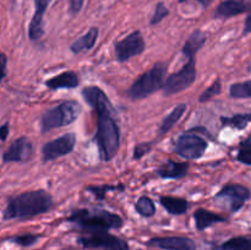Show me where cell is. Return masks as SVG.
I'll return each mask as SVG.
<instances>
[{"label":"cell","instance_id":"obj_11","mask_svg":"<svg viewBox=\"0 0 251 250\" xmlns=\"http://www.w3.org/2000/svg\"><path fill=\"white\" fill-rule=\"evenodd\" d=\"M250 196V190L245 186L239 184H228L218 191L215 200L222 201L230 212H237L249 200Z\"/></svg>","mask_w":251,"mask_h":250},{"label":"cell","instance_id":"obj_29","mask_svg":"<svg viewBox=\"0 0 251 250\" xmlns=\"http://www.w3.org/2000/svg\"><path fill=\"white\" fill-rule=\"evenodd\" d=\"M168 15H169L168 7H167L162 1L157 2L156 9H154V14L153 16H152L151 21H150V25H151V26H154V25L159 24V22H161L162 20L166 19Z\"/></svg>","mask_w":251,"mask_h":250},{"label":"cell","instance_id":"obj_1","mask_svg":"<svg viewBox=\"0 0 251 250\" xmlns=\"http://www.w3.org/2000/svg\"><path fill=\"white\" fill-rule=\"evenodd\" d=\"M82 97L97 113V141L102 161H112L119 152L120 129L115 122L117 112L113 108L109 98L97 86H90L82 90Z\"/></svg>","mask_w":251,"mask_h":250},{"label":"cell","instance_id":"obj_35","mask_svg":"<svg viewBox=\"0 0 251 250\" xmlns=\"http://www.w3.org/2000/svg\"><path fill=\"white\" fill-rule=\"evenodd\" d=\"M9 131H10V126L9 123H5L4 125L0 126V141H5L9 136Z\"/></svg>","mask_w":251,"mask_h":250},{"label":"cell","instance_id":"obj_14","mask_svg":"<svg viewBox=\"0 0 251 250\" xmlns=\"http://www.w3.org/2000/svg\"><path fill=\"white\" fill-rule=\"evenodd\" d=\"M50 0H34V14L28 26V37L31 41H38L44 33L43 16Z\"/></svg>","mask_w":251,"mask_h":250},{"label":"cell","instance_id":"obj_7","mask_svg":"<svg viewBox=\"0 0 251 250\" xmlns=\"http://www.w3.org/2000/svg\"><path fill=\"white\" fill-rule=\"evenodd\" d=\"M78 244L87 249L100 250H129V244L119 237L107 232H95L82 235L77 239Z\"/></svg>","mask_w":251,"mask_h":250},{"label":"cell","instance_id":"obj_16","mask_svg":"<svg viewBox=\"0 0 251 250\" xmlns=\"http://www.w3.org/2000/svg\"><path fill=\"white\" fill-rule=\"evenodd\" d=\"M189 163L167 159L156 169V174L162 179H181L188 174Z\"/></svg>","mask_w":251,"mask_h":250},{"label":"cell","instance_id":"obj_33","mask_svg":"<svg viewBox=\"0 0 251 250\" xmlns=\"http://www.w3.org/2000/svg\"><path fill=\"white\" fill-rule=\"evenodd\" d=\"M85 0H70V5H69V12L70 15H77L81 11L83 6Z\"/></svg>","mask_w":251,"mask_h":250},{"label":"cell","instance_id":"obj_37","mask_svg":"<svg viewBox=\"0 0 251 250\" xmlns=\"http://www.w3.org/2000/svg\"><path fill=\"white\" fill-rule=\"evenodd\" d=\"M184 1H188V0H179V2H184ZM196 1L200 2L201 6H202L203 9H206V7L210 6L211 2H212V0H196Z\"/></svg>","mask_w":251,"mask_h":250},{"label":"cell","instance_id":"obj_30","mask_svg":"<svg viewBox=\"0 0 251 250\" xmlns=\"http://www.w3.org/2000/svg\"><path fill=\"white\" fill-rule=\"evenodd\" d=\"M38 238H39L38 235H34V234H22V235H17V237L12 238L11 242L21 245V247H31V245H33L34 243L38 240Z\"/></svg>","mask_w":251,"mask_h":250},{"label":"cell","instance_id":"obj_25","mask_svg":"<svg viewBox=\"0 0 251 250\" xmlns=\"http://www.w3.org/2000/svg\"><path fill=\"white\" fill-rule=\"evenodd\" d=\"M135 210L137 211L140 216L142 217H152L156 213V206L154 202L149 198V196H141L135 203Z\"/></svg>","mask_w":251,"mask_h":250},{"label":"cell","instance_id":"obj_32","mask_svg":"<svg viewBox=\"0 0 251 250\" xmlns=\"http://www.w3.org/2000/svg\"><path fill=\"white\" fill-rule=\"evenodd\" d=\"M237 159L242 163L248 164V166H251V150H247V149H240L238 151L237 154Z\"/></svg>","mask_w":251,"mask_h":250},{"label":"cell","instance_id":"obj_38","mask_svg":"<svg viewBox=\"0 0 251 250\" xmlns=\"http://www.w3.org/2000/svg\"><path fill=\"white\" fill-rule=\"evenodd\" d=\"M240 149H247V150H251V136L248 137L247 140L240 144Z\"/></svg>","mask_w":251,"mask_h":250},{"label":"cell","instance_id":"obj_24","mask_svg":"<svg viewBox=\"0 0 251 250\" xmlns=\"http://www.w3.org/2000/svg\"><path fill=\"white\" fill-rule=\"evenodd\" d=\"M215 250H251V238L235 237L227 240Z\"/></svg>","mask_w":251,"mask_h":250},{"label":"cell","instance_id":"obj_10","mask_svg":"<svg viewBox=\"0 0 251 250\" xmlns=\"http://www.w3.org/2000/svg\"><path fill=\"white\" fill-rule=\"evenodd\" d=\"M76 145V135L73 132H68V134L61 135L58 139H54L51 141L47 142L42 147V157H43V162L54 161V159L59 158V157L66 156V154L71 153L75 149Z\"/></svg>","mask_w":251,"mask_h":250},{"label":"cell","instance_id":"obj_20","mask_svg":"<svg viewBox=\"0 0 251 250\" xmlns=\"http://www.w3.org/2000/svg\"><path fill=\"white\" fill-rule=\"evenodd\" d=\"M194 220H195V225L198 230H203L213 225L215 223L225 222L226 218L217 215V213L211 212V211L206 210V208H198L194 212Z\"/></svg>","mask_w":251,"mask_h":250},{"label":"cell","instance_id":"obj_12","mask_svg":"<svg viewBox=\"0 0 251 250\" xmlns=\"http://www.w3.org/2000/svg\"><path fill=\"white\" fill-rule=\"evenodd\" d=\"M33 156V145L26 136H21L12 141L9 149L5 151L2 161L5 163H25Z\"/></svg>","mask_w":251,"mask_h":250},{"label":"cell","instance_id":"obj_13","mask_svg":"<svg viewBox=\"0 0 251 250\" xmlns=\"http://www.w3.org/2000/svg\"><path fill=\"white\" fill-rule=\"evenodd\" d=\"M147 245L164 250H196L195 242L186 237L152 238L147 242Z\"/></svg>","mask_w":251,"mask_h":250},{"label":"cell","instance_id":"obj_8","mask_svg":"<svg viewBox=\"0 0 251 250\" xmlns=\"http://www.w3.org/2000/svg\"><path fill=\"white\" fill-rule=\"evenodd\" d=\"M207 141L196 134H183L176 140L174 152L185 159H199L207 150Z\"/></svg>","mask_w":251,"mask_h":250},{"label":"cell","instance_id":"obj_9","mask_svg":"<svg viewBox=\"0 0 251 250\" xmlns=\"http://www.w3.org/2000/svg\"><path fill=\"white\" fill-rule=\"evenodd\" d=\"M145 49H146V42L140 31L131 32L124 39L114 43L115 58L119 63H124L134 56L140 55L144 53Z\"/></svg>","mask_w":251,"mask_h":250},{"label":"cell","instance_id":"obj_34","mask_svg":"<svg viewBox=\"0 0 251 250\" xmlns=\"http://www.w3.org/2000/svg\"><path fill=\"white\" fill-rule=\"evenodd\" d=\"M6 65H7V56L4 53H0V82L4 80L6 76Z\"/></svg>","mask_w":251,"mask_h":250},{"label":"cell","instance_id":"obj_26","mask_svg":"<svg viewBox=\"0 0 251 250\" xmlns=\"http://www.w3.org/2000/svg\"><path fill=\"white\" fill-rule=\"evenodd\" d=\"M229 95L233 98H251V80L230 86Z\"/></svg>","mask_w":251,"mask_h":250},{"label":"cell","instance_id":"obj_36","mask_svg":"<svg viewBox=\"0 0 251 250\" xmlns=\"http://www.w3.org/2000/svg\"><path fill=\"white\" fill-rule=\"evenodd\" d=\"M251 33V14L245 20V26H244V34Z\"/></svg>","mask_w":251,"mask_h":250},{"label":"cell","instance_id":"obj_23","mask_svg":"<svg viewBox=\"0 0 251 250\" xmlns=\"http://www.w3.org/2000/svg\"><path fill=\"white\" fill-rule=\"evenodd\" d=\"M223 126H232L234 129L243 130L251 122L250 113H243V114H235L233 117H222L221 118Z\"/></svg>","mask_w":251,"mask_h":250},{"label":"cell","instance_id":"obj_31","mask_svg":"<svg viewBox=\"0 0 251 250\" xmlns=\"http://www.w3.org/2000/svg\"><path fill=\"white\" fill-rule=\"evenodd\" d=\"M152 150L151 142H145V144H139L134 149V159H141L142 157L150 153Z\"/></svg>","mask_w":251,"mask_h":250},{"label":"cell","instance_id":"obj_21","mask_svg":"<svg viewBox=\"0 0 251 250\" xmlns=\"http://www.w3.org/2000/svg\"><path fill=\"white\" fill-rule=\"evenodd\" d=\"M159 203L171 215H184L189 208V202L183 198L176 196H159Z\"/></svg>","mask_w":251,"mask_h":250},{"label":"cell","instance_id":"obj_6","mask_svg":"<svg viewBox=\"0 0 251 250\" xmlns=\"http://www.w3.org/2000/svg\"><path fill=\"white\" fill-rule=\"evenodd\" d=\"M196 80V65L195 58L188 59V63L178 71V73L169 75L166 78L163 85V95L166 97L176 95L181 91L190 87Z\"/></svg>","mask_w":251,"mask_h":250},{"label":"cell","instance_id":"obj_19","mask_svg":"<svg viewBox=\"0 0 251 250\" xmlns=\"http://www.w3.org/2000/svg\"><path fill=\"white\" fill-rule=\"evenodd\" d=\"M98 38V28L97 27H91L88 29V32L83 36H81L80 38L76 39L75 42H73L70 46L71 53L77 55V54L82 53L85 50H91V49L95 47L96 42Z\"/></svg>","mask_w":251,"mask_h":250},{"label":"cell","instance_id":"obj_18","mask_svg":"<svg viewBox=\"0 0 251 250\" xmlns=\"http://www.w3.org/2000/svg\"><path fill=\"white\" fill-rule=\"evenodd\" d=\"M206 34L203 33L200 29H195L193 33L190 34L186 42L184 43L183 49H181V53H183L184 56H186L188 59L195 58L196 53L205 46L206 43Z\"/></svg>","mask_w":251,"mask_h":250},{"label":"cell","instance_id":"obj_3","mask_svg":"<svg viewBox=\"0 0 251 250\" xmlns=\"http://www.w3.org/2000/svg\"><path fill=\"white\" fill-rule=\"evenodd\" d=\"M68 222L74 223L87 233L108 232L109 229H118L123 227L124 221L120 216L107 210H87L81 208L71 213Z\"/></svg>","mask_w":251,"mask_h":250},{"label":"cell","instance_id":"obj_5","mask_svg":"<svg viewBox=\"0 0 251 250\" xmlns=\"http://www.w3.org/2000/svg\"><path fill=\"white\" fill-rule=\"evenodd\" d=\"M81 113V105L76 100H65L56 107L48 109L41 118V131L66 126L75 122Z\"/></svg>","mask_w":251,"mask_h":250},{"label":"cell","instance_id":"obj_27","mask_svg":"<svg viewBox=\"0 0 251 250\" xmlns=\"http://www.w3.org/2000/svg\"><path fill=\"white\" fill-rule=\"evenodd\" d=\"M86 190L92 193L93 195L96 196L97 200H103L107 195L108 191H112V190H120L123 191L124 190V185L123 184H119V185H108V184H104V185H90L86 188Z\"/></svg>","mask_w":251,"mask_h":250},{"label":"cell","instance_id":"obj_15","mask_svg":"<svg viewBox=\"0 0 251 250\" xmlns=\"http://www.w3.org/2000/svg\"><path fill=\"white\" fill-rule=\"evenodd\" d=\"M250 7V0H223L216 9L213 17L215 19H229V17L249 11Z\"/></svg>","mask_w":251,"mask_h":250},{"label":"cell","instance_id":"obj_2","mask_svg":"<svg viewBox=\"0 0 251 250\" xmlns=\"http://www.w3.org/2000/svg\"><path fill=\"white\" fill-rule=\"evenodd\" d=\"M53 205V198L46 190L27 191L9 199L2 217L4 220L29 218L48 212Z\"/></svg>","mask_w":251,"mask_h":250},{"label":"cell","instance_id":"obj_22","mask_svg":"<svg viewBox=\"0 0 251 250\" xmlns=\"http://www.w3.org/2000/svg\"><path fill=\"white\" fill-rule=\"evenodd\" d=\"M186 104L181 103V104H178L163 120H162L161 125H159V130H158V136L162 137L181 119V117L184 115V113L186 112Z\"/></svg>","mask_w":251,"mask_h":250},{"label":"cell","instance_id":"obj_4","mask_svg":"<svg viewBox=\"0 0 251 250\" xmlns=\"http://www.w3.org/2000/svg\"><path fill=\"white\" fill-rule=\"evenodd\" d=\"M167 66L163 63H156L149 71L142 74L126 91L130 100H142L152 93L162 90L166 81Z\"/></svg>","mask_w":251,"mask_h":250},{"label":"cell","instance_id":"obj_28","mask_svg":"<svg viewBox=\"0 0 251 250\" xmlns=\"http://www.w3.org/2000/svg\"><path fill=\"white\" fill-rule=\"evenodd\" d=\"M221 91H222L221 81L220 80L215 81V82H213L212 85L210 86V87L206 88V90L203 91L202 93H201V96H200V98H199V100H200L201 103L207 102V100H212L213 97H216V96H217V95H220Z\"/></svg>","mask_w":251,"mask_h":250},{"label":"cell","instance_id":"obj_17","mask_svg":"<svg viewBox=\"0 0 251 250\" xmlns=\"http://www.w3.org/2000/svg\"><path fill=\"white\" fill-rule=\"evenodd\" d=\"M46 86L49 90H63V88H76L80 83L78 75L74 71H65L59 75L53 76L46 81Z\"/></svg>","mask_w":251,"mask_h":250}]
</instances>
